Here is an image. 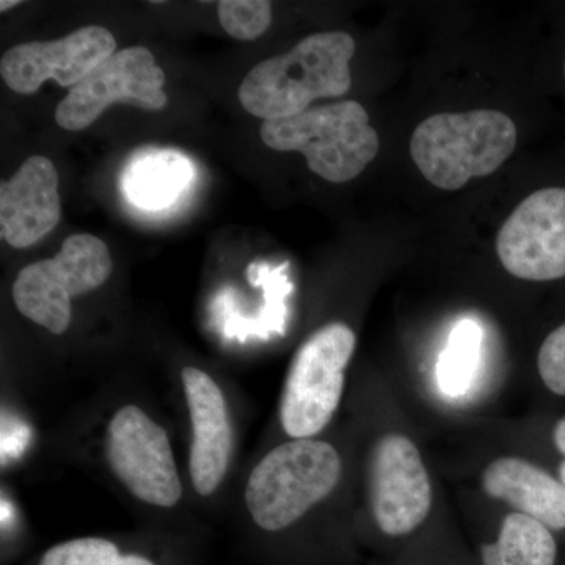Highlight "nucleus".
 Wrapping results in <instances>:
<instances>
[{
	"label": "nucleus",
	"instance_id": "obj_24",
	"mask_svg": "<svg viewBox=\"0 0 565 565\" xmlns=\"http://www.w3.org/2000/svg\"><path fill=\"white\" fill-rule=\"evenodd\" d=\"M564 79H565V61H564Z\"/></svg>",
	"mask_w": 565,
	"mask_h": 565
},
{
	"label": "nucleus",
	"instance_id": "obj_10",
	"mask_svg": "<svg viewBox=\"0 0 565 565\" xmlns=\"http://www.w3.org/2000/svg\"><path fill=\"white\" fill-rule=\"evenodd\" d=\"M373 515L388 537H404L423 525L433 505V487L422 455L404 435H385L370 463Z\"/></svg>",
	"mask_w": 565,
	"mask_h": 565
},
{
	"label": "nucleus",
	"instance_id": "obj_23",
	"mask_svg": "<svg viewBox=\"0 0 565 565\" xmlns=\"http://www.w3.org/2000/svg\"><path fill=\"white\" fill-rule=\"evenodd\" d=\"M559 481L565 486V459L564 462L559 465Z\"/></svg>",
	"mask_w": 565,
	"mask_h": 565
},
{
	"label": "nucleus",
	"instance_id": "obj_1",
	"mask_svg": "<svg viewBox=\"0 0 565 565\" xmlns=\"http://www.w3.org/2000/svg\"><path fill=\"white\" fill-rule=\"evenodd\" d=\"M355 47L349 33H313L286 54L258 63L241 84L239 102L266 121L302 114L316 99L343 96L352 87Z\"/></svg>",
	"mask_w": 565,
	"mask_h": 565
},
{
	"label": "nucleus",
	"instance_id": "obj_14",
	"mask_svg": "<svg viewBox=\"0 0 565 565\" xmlns=\"http://www.w3.org/2000/svg\"><path fill=\"white\" fill-rule=\"evenodd\" d=\"M482 487L490 497L505 501L550 531L565 530V486L527 460H494L482 475Z\"/></svg>",
	"mask_w": 565,
	"mask_h": 565
},
{
	"label": "nucleus",
	"instance_id": "obj_2",
	"mask_svg": "<svg viewBox=\"0 0 565 565\" xmlns=\"http://www.w3.org/2000/svg\"><path fill=\"white\" fill-rule=\"evenodd\" d=\"M516 147V128L500 110L437 114L419 122L412 159L435 188L459 191L473 178L497 172Z\"/></svg>",
	"mask_w": 565,
	"mask_h": 565
},
{
	"label": "nucleus",
	"instance_id": "obj_9",
	"mask_svg": "<svg viewBox=\"0 0 565 565\" xmlns=\"http://www.w3.org/2000/svg\"><path fill=\"white\" fill-rule=\"evenodd\" d=\"M497 253L509 274L527 281L565 277V189L526 196L497 236Z\"/></svg>",
	"mask_w": 565,
	"mask_h": 565
},
{
	"label": "nucleus",
	"instance_id": "obj_8",
	"mask_svg": "<svg viewBox=\"0 0 565 565\" xmlns=\"http://www.w3.org/2000/svg\"><path fill=\"white\" fill-rule=\"evenodd\" d=\"M163 84L166 74L156 65L150 50L126 47L71 88L55 110V120L61 128L74 132L88 128L115 103L145 110L162 109L167 104Z\"/></svg>",
	"mask_w": 565,
	"mask_h": 565
},
{
	"label": "nucleus",
	"instance_id": "obj_22",
	"mask_svg": "<svg viewBox=\"0 0 565 565\" xmlns=\"http://www.w3.org/2000/svg\"><path fill=\"white\" fill-rule=\"evenodd\" d=\"M20 3L21 2H18V0H9V2H7V0H2V2H0V10L7 11L13 9V7L20 6Z\"/></svg>",
	"mask_w": 565,
	"mask_h": 565
},
{
	"label": "nucleus",
	"instance_id": "obj_21",
	"mask_svg": "<svg viewBox=\"0 0 565 565\" xmlns=\"http://www.w3.org/2000/svg\"><path fill=\"white\" fill-rule=\"evenodd\" d=\"M553 440H555L557 451L565 457V416L556 424L555 433H553Z\"/></svg>",
	"mask_w": 565,
	"mask_h": 565
},
{
	"label": "nucleus",
	"instance_id": "obj_6",
	"mask_svg": "<svg viewBox=\"0 0 565 565\" xmlns=\"http://www.w3.org/2000/svg\"><path fill=\"white\" fill-rule=\"evenodd\" d=\"M111 269L109 248L99 237L73 234L54 258L33 263L18 274L14 305L24 318L51 333H65L73 318L71 300L102 288Z\"/></svg>",
	"mask_w": 565,
	"mask_h": 565
},
{
	"label": "nucleus",
	"instance_id": "obj_11",
	"mask_svg": "<svg viewBox=\"0 0 565 565\" xmlns=\"http://www.w3.org/2000/svg\"><path fill=\"white\" fill-rule=\"evenodd\" d=\"M115 52L114 35L107 29L90 25L57 41L11 47L0 61V74L7 87L21 95L39 92L47 79L73 88Z\"/></svg>",
	"mask_w": 565,
	"mask_h": 565
},
{
	"label": "nucleus",
	"instance_id": "obj_15",
	"mask_svg": "<svg viewBox=\"0 0 565 565\" xmlns=\"http://www.w3.org/2000/svg\"><path fill=\"white\" fill-rule=\"evenodd\" d=\"M195 169L174 150H148L134 156L121 174V189L134 206L161 211L172 206L191 184Z\"/></svg>",
	"mask_w": 565,
	"mask_h": 565
},
{
	"label": "nucleus",
	"instance_id": "obj_19",
	"mask_svg": "<svg viewBox=\"0 0 565 565\" xmlns=\"http://www.w3.org/2000/svg\"><path fill=\"white\" fill-rule=\"evenodd\" d=\"M218 20L233 39L256 40L273 22V6L264 0H223L218 3Z\"/></svg>",
	"mask_w": 565,
	"mask_h": 565
},
{
	"label": "nucleus",
	"instance_id": "obj_17",
	"mask_svg": "<svg viewBox=\"0 0 565 565\" xmlns=\"http://www.w3.org/2000/svg\"><path fill=\"white\" fill-rule=\"evenodd\" d=\"M482 332L478 323H457L437 364L438 385L449 396H462L473 382L481 353Z\"/></svg>",
	"mask_w": 565,
	"mask_h": 565
},
{
	"label": "nucleus",
	"instance_id": "obj_5",
	"mask_svg": "<svg viewBox=\"0 0 565 565\" xmlns=\"http://www.w3.org/2000/svg\"><path fill=\"white\" fill-rule=\"evenodd\" d=\"M355 344L351 327L332 322L311 334L294 355L280 403L282 429L294 440L315 437L332 422Z\"/></svg>",
	"mask_w": 565,
	"mask_h": 565
},
{
	"label": "nucleus",
	"instance_id": "obj_18",
	"mask_svg": "<svg viewBox=\"0 0 565 565\" xmlns=\"http://www.w3.org/2000/svg\"><path fill=\"white\" fill-rule=\"evenodd\" d=\"M40 565H156L141 555H125L111 541L79 537L51 546Z\"/></svg>",
	"mask_w": 565,
	"mask_h": 565
},
{
	"label": "nucleus",
	"instance_id": "obj_16",
	"mask_svg": "<svg viewBox=\"0 0 565 565\" xmlns=\"http://www.w3.org/2000/svg\"><path fill=\"white\" fill-rule=\"evenodd\" d=\"M479 557L481 565H556V539L537 520L514 512L501 523L498 537L481 545Z\"/></svg>",
	"mask_w": 565,
	"mask_h": 565
},
{
	"label": "nucleus",
	"instance_id": "obj_7",
	"mask_svg": "<svg viewBox=\"0 0 565 565\" xmlns=\"http://www.w3.org/2000/svg\"><path fill=\"white\" fill-rule=\"evenodd\" d=\"M106 459L137 500L158 508L180 503L182 484L169 434L137 405H125L111 416Z\"/></svg>",
	"mask_w": 565,
	"mask_h": 565
},
{
	"label": "nucleus",
	"instance_id": "obj_13",
	"mask_svg": "<svg viewBox=\"0 0 565 565\" xmlns=\"http://www.w3.org/2000/svg\"><path fill=\"white\" fill-rule=\"evenodd\" d=\"M58 174L44 156H32L0 185V234L14 248L39 243L61 221Z\"/></svg>",
	"mask_w": 565,
	"mask_h": 565
},
{
	"label": "nucleus",
	"instance_id": "obj_3",
	"mask_svg": "<svg viewBox=\"0 0 565 565\" xmlns=\"http://www.w3.org/2000/svg\"><path fill=\"white\" fill-rule=\"evenodd\" d=\"M334 446L297 438L259 460L245 486V504L256 526L278 533L292 526L333 492L341 478Z\"/></svg>",
	"mask_w": 565,
	"mask_h": 565
},
{
	"label": "nucleus",
	"instance_id": "obj_20",
	"mask_svg": "<svg viewBox=\"0 0 565 565\" xmlns=\"http://www.w3.org/2000/svg\"><path fill=\"white\" fill-rule=\"evenodd\" d=\"M537 370L550 392L565 396V322L545 338L537 355Z\"/></svg>",
	"mask_w": 565,
	"mask_h": 565
},
{
	"label": "nucleus",
	"instance_id": "obj_4",
	"mask_svg": "<svg viewBox=\"0 0 565 565\" xmlns=\"http://www.w3.org/2000/svg\"><path fill=\"white\" fill-rule=\"evenodd\" d=\"M262 139L277 151H299L311 172L341 184L355 180L381 148L362 104L340 102L310 107L280 120H266Z\"/></svg>",
	"mask_w": 565,
	"mask_h": 565
},
{
	"label": "nucleus",
	"instance_id": "obj_12",
	"mask_svg": "<svg viewBox=\"0 0 565 565\" xmlns=\"http://www.w3.org/2000/svg\"><path fill=\"white\" fill-rule=\"evenodd\" d=\"M181 379L192 422L191 481L200 497H210L221 487L232 462L228 404L217 382L199 367L185 366Z\"/></svg>",
	"mask_w": 565,
	"mask_h": 565
}]
</instances>
